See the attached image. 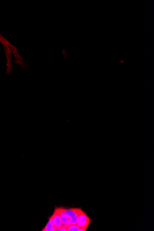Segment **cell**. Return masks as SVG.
<instances>
[{
  "label": "cell",
  "instance_id": "obj_2",
  "mask_svg": "<svg viewBox=\"0 0 154 231\" xmlns=\"http://www.w3.org/2000/svg\"><path fill=\"white\" fill-rule=\"evenodd\" d=\"M81 210L80 208H65L70 225L76 224L78 221V216Z\"/></svg>",
  "mask_w": 154,
  "mask_h": 231
},
{
  "label": "cell",
  "instance_id": "obj_5",
  "mask_svg": "<svg viewBox=\"0 0 154 231\" xmlns=\"http://www.w3.org/2000/svg\"><path fill=\"white\" fill-rule=\"evenodd\" d=\"M80 228L76 224H73L70 225L67 230L68 231H80Z\"/></svg>",
  "mask_w": 154,
  "mask_h": 231
},
{
  "label": "cell",
  "instance_id": "obj_1",
  "mask_svg": "<svg viewBox=\"0 0 154 231\" xmlns=\"http://www.w3.org/2000/svg\"><path fill=\"white\" fill-rule=\"evenodd\" d=\"M92 221V220L89 219L85 212L81 210L78 216V221L77 222L76 225L80 228H82L86 231Z\"/></svg>",
  "mask_w": 154,
  "mask_h": 231
},
{
  "label": "cell",
  "instance_id": "obj_6",
  "mask_svg": "<svg viewBox=\"0 0 154 231\" xmlns=\"http://www.w3.org/2000/svg\"><path fill=\"white\" fill-rule=\"evenodd\" d=\"M56 231H68V230H67V228L60 227L57 229Z\"/></svg>",
  "mask_w": 154,
  "mask_h": 231
},
{
  "label": "cell",
  "instance_id": "obj_4",
  "mask_svg": "<svg viewBox=\"0 0 154 231\" xmlns=\"http://www.w3.org/2000/svg\"><path fill=\"white\" fill-rule=\"evenodd\" d=\"M57 228L53 222V219L51 216L46 226L42 231H56Z\"/></svg>",
  "mask_w": 154,
  "mask_h": 231
},
{
  "label": "cell",
  "instance_id": "obj_3",
  "mask_svg": "<svg viewBox=\"0 0 154 231\" xmlns=\"http://www.w3.org/2000/svg\"><path fill=\"white\" fill-rule=\"evenodd\" d=\"M51 217L53 219V222H54L55 225L56 226L57 229L61 227V225H62V220H61L59 212L58 211L57 207H56V208H55L54 214L51 216Z\"/></svg>",
  "mask_w": 154,
  "mask_h": 231
}]
</instances>
